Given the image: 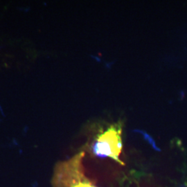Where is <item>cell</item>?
<instances>
[{
    "label": "cell",
    "mask_w": 187,
    "mask_h": 187,
    "mask_svg": "<svg viewBox=\"0 0 187 187\" xmlns=\"http://www.w3.org/2000/svg\"><path fill=\"white\" fill-rule=\"evenodd\" d=\"M84 152L57 163L51 177L53 187H98L85 174Z\"/></svg>",
    "instance_id": "6da1fadb"
},
{
    "label": "cell",
    "mask_w": 187,
    "mask_h": 187,
    "mask_svg": "<svg viewBox=\"0 0 187 187\" xmlns=\"http://www.w3.org/2000/svg\"><path fill=\"white\" fill-rule=\"evenodd\" d=\"M121 133V126H113L100 133L92 145L93 153L101 158H110L124 166L120 159L123 148Z\"/></svg>",
    "instance_id": "7a4b0ae2"
}]
</instances>
